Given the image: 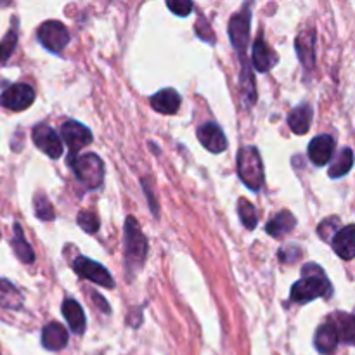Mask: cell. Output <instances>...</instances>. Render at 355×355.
Masks as SVG:
<instances>
[{
  "label": "cell",
  "instance_id": "6da1fadb",
  "mask_svg": "<svg viewBox=\"0 0 355 355\" xmlns=\"http://www.w3.org/2000/svg\"><path fill=\"white\" fill-rule=\"evenodd\" d=\"M333 286L326 277L324 270L318 263L311 262L302 269V279L291 288V300L297 304H307L315 298L331 297Z\"/></svg>",
  "mask_w": 355,
  "mask_h": 355
},
{
  "label": "cell",
  "instance_id": "7a4b0ae2",
  "mask_svg": "<svg viewBox=\"0 0 355 355\" xmlns=\"http://www.w3.org/2000/svg\"><path fill=\"white\" fill-rule=\"evenodd\" d=\"M238 175L248 189L260 191L263 184V163L255 146H246L239 149Z\"/></svg>",
  "mask_w": 355,
  "mask_h": 355
},
{
  "label": "cell",
  "instance_id": "3957f363",
  "mask_svg": "<svg viewBox=\"0 0 355 355\" xmlns=\"http://www.w3.org/2000/svg\"><path fill=\"white\" fill-rule=\"evenodd\" d=\"M69 165H71L73 173L76 179L89 189H97L104 180V163L94 153H87V155L75 156L69 158Z\"/></svg>",
  "mask_w": 355,
  "mask_h": 355
},
{
  "label": "cell",
  "instance_id": "277c9868",
  "mask_svg": "<svg viewBox=\"0 0 355 355\" xmlns=\"http://www.w3.org/2000/svg\"><path fill=\"white\" fill-rule=\"evenodd\" d=\"M148 255V239L141 225L134 217H127L125 222V259L128 267H142Z\"/></svg>",
  "mask_w": 355,
  "mask_h": 355
},
{
  "label": "cell",
  "instance_id": "5b68a950",
  "mask_svg": "<svg viewBox=\"0 0 355 355\" xmlns=\"http://www.w3.org/2000/svg\"><path fill=\"white\" fill-rule=\"evenodd\" d=\"M37 37L40 40V44L44 45L47 51L59 54L62 49L68 45L69 42V31L59 21H45L44 24H40L37 31Z\"/></svg>",
  "mask_w": 355,
  "mask_h": 355
},
{
  "label": "cell",
  "instance_id": "8992f818",
  "mask_svg": "<svg viewBox=\"0 0 355 355\" xmlns=\"http://www.w3.org/2000/svg\"><path fill=\"white\" fill-rule=\"evenodd\" d=\"M250 3H246L241 9V12L236 14L231 21H229V38L234 49L238 51L239 58L243 59L246 52V45H248L250 37V21H252V14H250Z\"/></svg>",
  "mask_w": 355,
  "mask_h": 355
},
{
  "label": "cell",
  "instance_id": "52a82bcc",
  "mask_svg": "<svg viewBox=\"0 0 355 355\" xmlns=\"http://www.w3.org/2000/svg\"><path fill=\"white\" fill-rule=\"evenodd\" d=\"M35 90L28 83H14L0 94V106L10 111H24L33 104Z\"/></svg>",
  "mask_w": 355,
  "mask_h": 355
},
{
  "label": "cell",
  "instance_id": "ba28073f",
  "mask_svg": "<svg viewBox=\"0 0 355 355\" xmlns=\"http://www.w3.org/2000/svg\"><path fill=\"white\" fill-rule=\"evenodd\" d=\"M73 270H75L78 276L85 277V279L92 281V283L99 284V286L103 288L114 286V281L113 277H111L110 270H107L106 267L101 266V263L87 259V257H78V259L73 262Z\"/></svg>",
  "mask_w": 355,
  "mask_h": 355
},
{
  "label": "cell",
  "instance_id": "9c48e42d",
  "mask_svg": "<svg viewBox=\"0 0 355 355\" xmlns=\"http://www.w3.org/2000/svg\"><path fill=\"white\" fill-rule=\"evenodd\" d=\"M61 135L64 139V142L68 144L71 156L69 158H75L82 148L89 146L92 142V132L85 127V125L78 123V121L68 120L61 125Z\"/></svg>",
  "mask_w": 355,
  "mask_h": 355
},
{
  "label": "cell",
  "instance_id": "30bf717a",
  "mask_svg": "<svg viewBox=\"0 0 355 355\" xmlns=\"http://www.w3.org/2000/svg\"><path fill=\"white\" fill-rule=\"evenodd\" d=\"M31 137H33L35 146H37L40 151H44L49 158L58 159L62 155V142L59 139V135L52 130L47 125H37L31 132Z\"/></svg>",
  "mask_w": 355,
  "mask_h": 355
},
{
  "label": "cell",
  "instance_id": "8fae6325",
  "mask_svg": "<svg viewBox=\"0 0 355 355\" xmlns=\"http://www.w3.org/2000/svg\"><path fill=\"white\" fill-rule=\"evenodd\" d=\"M336 142L331 135H318L312 139L309 144V159L314 163L315 166H324L331 162L333 153H335Z\"/></svg>",
  "mask_w": 355,
  "mask_h": 355
},
{
  "label": "cell",
  "instance_id": "7c38bea8",
  "mask_svg": "<svg viewBox=\"0 0 355 355\" xmlns=\"http://www.w3.org/2000/svg\"><path fill=\"white\" fill-rule=\"evenodd\" d=\"M198 139L203 144V148H207L210 153H218L225 151L227 149V139L225 134L222 132V128L215 123H205L198 128Z\"/></svg>",
  "mask_w": 355,
  "mask_h": 355
},
{
  "label": "cell",
  "instance_id": "4fadbf2b",
  "mask_svg": "<svg viewBox=\"0 0 355 355\" xmlns=\"http://www.w3.org/2000/svg\"><path fill=\"white\" fill-rule=\"evenodd\" d=\"M333 250L343 260H352L355 257V227L354 224L338 229L331 239Z\"/></svg>",
  "mask_w": 355,
  "mask_h": 355
},
{
  "label": "cell",
  "instance_id": "5bb4252c",
  "mask_svg": "<svg viewBox=\"0 0 355 355\" xmlns=\"http://www.w3.org/2000/svg\"><path fill=\"white\" fill-rule=\"evenodd\" d=\"M338 333H336L335 324L333 321H326L324 324H321L315 331V349H318L319 354L322 355H331L338 347Z\"/></svg>",
  "mask_w": 355,
  "mask_h": 355
},
{
  "label": "cell",
  "instance_id": "9a60e30c",
  "mask_svg": "<svg viewBox=\"0 0 355 355\" xmlns=\"http://www.w3.org/2000/svg\"><path fill=\"white\" fill-rule=\"evenodd\" d=\"M42 345L47 350L58 352L68 345V331L59 322H49L44 329H42Z\"/></svg>",
  "mask_w": 355,
  "mask_h": 355
},
{
  "label": "cell",
  "instance_id": "2e32d148",
  "mask_svg": "<svg viewBox=\"0 0 355 355\" xmlns=\"http://www.w3.org/2000/svg\"><path fill=\"white\" fill-rule=\"evenodd\" d=\"M295 47H297L302 64L305 66L307 71H311L315 64V30H307L298 35Z\"/></svg>",
  "mask_w": 355,
  "mask_h": 355
},
{
  "label": "cell",
  "instance_id": "e0dca14e",
  "mask_svg": "<svg viewBox=\"0 0 355 355\" xmlns=\"http://www.w3.org/2000/svg\"><path fill=\"white\" fill-rule=\"evenodd\" d=\"M252 62L255 66V69L259 73H266L272 68L274 64L277 62L276 54L267 47L266 40H263V35L260 33L257 37L255 44H253V55H252Z\"/></svg>",
  "mask_w": 355,
  "mask_h": 355
},
{
  "label": "cell",
  "instance_id": "ac0fdd59",
  "mask_svg": "<svg viewBox=\"0 0 355 355\" xmlns=\"http://www.w3.org/2000/svg\"><path fill=\"white\" fill-rule=\"evenodd\" d=\"M153 110L163 114H175L180 107V96L173 89H163L151 97Z\"/></svg>",
  "mask_w": 355,
  "mask_h": 355
},
{
  "label": "cell",
  "instance_id": "d6986e66",
  "mask_svg": "<svg viewBox=\"0 0 355 355\" xmlns=\"http://www.w3.org/2000/svg\"><path fill=\"white\" fill-rule=\"evenodd\" d=\"M62 315L66 318L68 321L69 329L76 335H82L85 331V326H87V319H85V312L83 309L80 307V304L73 298H68V300L62 302Z\"/></svg>",
  "mask_w": 355,
  "mask_h": 355
},
{
  "label": "cell",
  "instance_id": "ffe728a7",
  "mask_svg": "<svg viewBox=\"0 0 355 355\" xmlns=\"http://www.w3.org/2000/svg\"><path fill=\"white\" fill-rule=\"evenodd\" d=\"M312 116H314V110H312L311 104L304 103L291 111L290 116H288V123H290V128L295 134L305 135L311 130Z\"/></svg>",
  "mask_w": 355,
  "mask_h": 355
},
{
  "label": "cell",
  "instance_id": "44dd1931",
  "mask_svg": "<svg viewBox=\"0 0 355 355\" xmlns=\"http://www.w3.org/2000/svg\"><path fill=\"white\" fill-rule=\"evenodd\" d=\"M297 225V218L291 211L283 210L276 215V217L270 218L266 225V231L267 234H270L272 238H283V236L290 234L291 231L295 229Z\"/></svg>",
  "mask_w": 355,
  "mask_h": 355
},
{
  "label": "cell",
  "instance_id": "7402d4cb",
  "mask_svg": "<svg viewBox=\"0 0 355 355\" xmlns=\"http://www.w3.org/2000/svg\"><path fill=\"white\" fill-rule=\"evenodd\" d=\"M10 245H12L14 253H16V257L21 260V262L33 263L35 253L33 250H31L30 243H28L26 238H24V232L19 224H14V238L12 241H10Z\"/></svg>",
  "mask_w": 355,
  "mask_h": 355
},
{
  "label": "cell",
  "instance_id": "603a6c76",
  "mask_svg": "<svg viewBox=\"0 0 355 355\" xmlns=\"http://www.w3.org/2000/svg\"><path fill=\"white\" fill-rule=\"evenodd\" d=\"M0 307L14 309V311H19L23 307V297L19 291L12 283L2 277H0Z\"/></svg>",
  "mask_w": 355,
  "mask_h": 355
},
{
  "label": "cell",
  "instance_id": "cb8c5ba5",
  "mask_svg": "<svg viewBox=\"0 0 355 355\" xmlns=\"http://www.w3.org/2000/svg\"><path fill=\"white\" fill-rule=\"evenodd\" d=\"M338 319H331L335 324L336 333H338V340H342L347 345H352L355 340V321L352 314H345V312H338L335 315Z\"/></svg>",
  "mask_w": 355,
  "mask_h": 355
},
{
  "label": "cell",
  "instance_id": "d4e9b609",
  "mask_svg": "<svg viewBox=\"0 0 355 355\" xmlns=\"http://www.w3.org/2000/svg\"><path fill=\"white\" fill-rule=\"evenodd\" d=\"M354 165V153L350 148H345L342 153L336 155V158L333 159L331 165H329V177L331 179H338V177L347 175V173L352 170Z\"/></svg>",
  "mask_w": 355,
  "mask_h": 355
},
{
  "label": "cell",
  "instance_id": "484cf974",
  "mask_svg": "<svg viewBox=\"0 0 355 355\" xmlns=\"http://www.w3.org/2000/svg\"><path fill=\"white\" fill-rule=\"evenodd\" d=\"M238 215L239 218H241V224L245 225L246 229L252 231V229L257 227V210L248 200H245V198H241V200L238 201Z\"/></svg>",
  "mask_w": 355,
  "mask_h": 355
},
{
  "label": "cell",
  "instance_id": "4316f807",
  "mask_svg": "<svg viewBox=\"0 0 355 355\" xmlns=\"http://www.w3.org/2000/svg\"><path fill=\"white\" fill-rule=\"evenodd\" d=\"M33 207H35V215H37V217L40 218V220L49 222V220H52V218L55 217V215H54V208H52L51 201H49L47 198H45L42 193L35 194Z\"/></svg>",
  "mask_w": 355,
  "mask_h": 355
},
{
  "label": "cell",
  "instance_id": "83f0119b",
  "mask_svg": "<svg viewBox=\"0 0 355 355\" xmlns=\"http://www.w3.org/2000/svg\"><path fill=\"white\" fill-rule=\"evenodd\" d=\"M16 45H17V30L16 28H12V30L2 38V42H0V64H6V62L9 61V58L12 55Z\"/></svg>",
  "mask_w": 355,
  "mask_h": 355
},
{
  "label": "cell",
  "instance_id": "f1b7e54d",
  "mask_svg": "<svg viewBox=\"0 0 355 355\" xmlns=\"http://www.w3.org/2000/svg\"><path fill=\"white\" fill-rule=\"evenodd\" d=\"M76 222H78L80 227L85 232H89V234H96V232L99 231V217H97L96 211L92 210L80 211L78 217H76Z\"/></svg>",
  "mask_w": 355,
  "mask_h": 355
},
{
  "label": "cell",
  "instance_id": "f546056e",
  "mask_svg": "<svg viewBox=\"0 0 355 355\" xmlns=\"http://www.w3.org/2000/svg\"><path fill=\"white\" fill-rule=\"evenodd\" d=\"M336 227H338V217H331L322 220V224L319 225L318 232L321 236L322 241H328V239H333V236L336 234Z\"/></svg>",
  "mask_w": 355,
  "mask_h": 355
},
{
  "label": "cell",
  "instance_id": "4dcf8cb0",
  "mask_svg": "<svg viewBox=\"0 0 355 355\" xmlns=\"http://www.w3.org/2000/svg\"><path fill=\"white\" fill-rule=\"evenodd\" d=\"M166 7H168L173 14H177V16L186 17L189 16L194 6L193 2H182V0H175V2H172V0H170V2H166Z\"/></svg>",
  "mask_w": 355,
  "mask_h": 355
},
{
  "label": "cell",
  "instance_id": "1f68e13d",
  "mask_svg": "<svg viewBox=\"0 0 355 355\" xmlns=\"http://www.w3.org/2000/svg\"><path fill=\"white\" fill-rule=\"evenodd\" d=\"M300 255H302V252H298V248H295V246H290V248H283L279 252V259L283 260V262H286V263H291L293 260H297Z\"/></svg>",
  "mask_w": 355,
  "mask_h": 355
},
{
  "label": "cell",
  "instance_id": "d6a6232c",
  "mask_svg": "<svg viewBox=\"0 0 355 355\" xmlns=\"http://www.w3.org/2000/svg\"><path fill=\"white\" fill-rule=\"evenodd\" d=\"M92 298H94V300L97 302V307H99L101 311H103V312H107V314H110V312H111L110 305H107V302L104 300V298L101 297V295H97V293H92Z\"/></svg>",
  "mask_w": 355,
  "mask_h": 355
}]
</instances>
